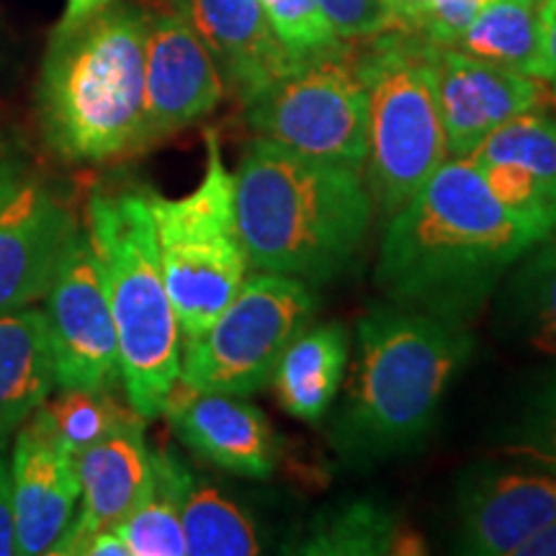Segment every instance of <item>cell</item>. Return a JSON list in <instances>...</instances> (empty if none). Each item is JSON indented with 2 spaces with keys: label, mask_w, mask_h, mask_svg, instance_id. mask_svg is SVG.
<instances>
[{
  "label": "cell",
  "mask_w": 556,
  "mask_h": 556,
  "mask_svg": "<svg viewBox=\"0 0 556 556\" xmlns=\"http://www.w3.org/2000/svg\"><path fill=\"white\" fill-rule=\"evenodd\" d=\"M317 3L343 41H364L402 29L389 0H317Z\"/></svg>",
  "instance_id": "30"
},
{
  "label": "cell",
  "mask_w": 556,
  "mask_h": 556,
  "mask_svg": "<svg viewBox=\"0 0 556 556\" xmlns=\"http://www.w3.org/2000/svg\"><path fill=\"white\" fill-rule=\"evenodd\" d=\"M516 556H556V518L546 523L539 533H533L523 546L518 548Z\"/></svg>",
  "instance_id": "36"
},
{
  "label": "cell",
  "mask_w": 556,
  "mask_h": 556,
  "mask_svg": "<svg viewBox=\"0 0 556 556\" xmlns=\"http://www.w3.org/2000/svg\"><path fill=\"white\" fill-rule=\"evenodd\" d=\"M484 0H433L415 34L438 47H456Z\"/></svg>",
  "instance_id": "31"
},
{
  "label": "cell",
  "mask_w": 556,
  "mask_h": 556,
  "mask_svg": "<svg viewBox=\"0 0 556 556\" xmlns=\"http://www.w3.org/2000/svg\"><path fill=\"white\" fill-rule=\"evenodd\" d=\"M495 291L505 336L556 361V232L533 242Z\"/></svg>",
  "instance_id": "20"
},
{
  "label": "cell",
  "mask_w": 556,
  "mask_h": 556,
  "mask_svg": "<svg viewBox=\"0 0 556 556\" xmlns=\"http://www.w3.org/2000/svg\"><path fill=\"white\" fill-rule=\"evenodd\" d=\"M235 178V219L248 266L325 283L364 248L374 199L364 173L255 137Z\"/></svg>",
  "instance_id": "2"
},
{
  "label": "cell",
  "mask_w": 556,
  "mask_h": 556,
  "mask_svg": "<svg viewBox=\"0 0 556 556\" xmlns=\"http://www.w3.org/2000/svg\"><path fill=\"white\" fill-rule=\"evenodd\" d=\"M268 24L296 65L345 52L343 41L330 26L317 0H261Z\"/></svg>",
  "instance_id": "28"
},
{
  "label": "cell",
  "mask_w": 556,
  "mask_h": 556,
  "mask_svg": "<svg viewBox=\"0 0 556 556\" xmlns=\"http://www.w3.org/2000/svg\"><path fill=\"white\" fill-rule=\"evenodd\" d=\"M312 309L309 283L255 270L219 317L180 348L178 381L197 392H261L287 348L307 330Z\"/></svg>",
  "instance_id": "8"
},
{
  "label": "cell",
  "mask_w": 556,
  "mask_h": 556,
  "mask_svg": "<svg viewBox=\"0 0 556 556\" xmlns=\"http://www.w3.org/2000/svg\"><path fill=\"white\" fill-rule=\"evenodd\" d=\"M258 137L325 163L364 173L368 152V99L353 50L328 54L270 83L245 103Z\"/></svg>",
  "instance_id": "9"
},
{
  "label": "cell",
  "mask_w": 556,
  "mask_h": 556,
  "mask_svg": "<svg viewBox=\"0 0 556 556\" xmlns=\"http://www.w3.org/2000/svg\"><path fill=\"white\" fill-rule=\"evenodd\" d=\"M155 240L184 343L199 338L248 278V255L235 219V178L217 131H206L199 186L178 199L148 191Z\"/></svg>",
  "instance_id": "7"
},
{
  "label": "cell",
  "mask_w": 556,
  "mask_h": 556,
  "mask_svg": "<svg viewBox=\"0 0 556 556\" xmlns=\"http://www.w3.org/2000/svg\"><path fill=\"white\" fill-rule=\"evenodd\" d=\"M505 456L556 471V371L541 381L520 415Z\"/></svg>",
  "instance_id": "29"
},
{
  "label": "cell",
  "mask_w": 556,
  "mask_h": 556,
  "mask_svg": "<svg viewBox=\"0 0 556 556\" xmlns=\"http://www.w3.org/2000/svg\"><path fill=\"white\" fill-rule=\"evenodd\" d=\"M11 495L18 554H52L78 513L80 482L73 454L62 446L45 407L16 430Z\"/></svg>",
  "instance_id": "14"
},
{
  "label": "cell",
  "mask_w": 556,
  "mask_h": 556,
  "mask_svg": "<svg viewBox=\"0 0 556 556\" xmlns=\"http://www.w3.org/2000/svg\"><path fill=\"white\" fill-rule=\"evenodd\" d=\"M54 361L45 309L24 307L0 317V451L50 400Z\"/></svg>",
  "instance_id": "19"
},
{
  "label": "cell",
  "mask_w": 556,
  "mask_h": 556,
  "mask_svg": "<svg viewBox=\"0 0 556 556\" xmlns=\"http://www.w3.org/2000/svg\"><path fill=\"white\" fill-rule=\"evenodd\" d=\"M41 407L50 417L54 433L60 435L62 446L73 456L135 413L131 407H122L114 400V392H88V389H60L58 400L45 402Z\"/></svg>",
  "instance_id": "27"
},
{
  "label": "cell",
  "mask_w": 556,
  "mask_h": 556,
  "mask_svg": "<svg viewBox=\"0 0 556 556\" xmlns=\"http://www.w3.org/2000/svg\"><path fill=\"white\" fill-rule=\"evenodd\" d=\"M150 456L144 417L137 413L88 448L78 451L73 456L80 482L78 513L52 554H80L90 536L116 531L148 484Z\"/></svg>",
  "instance_id": "17"
},
{
  "label": "cell",
  "mask_w": 556,
  "mask_h": 556,
  "mask_svg": "<svg viewBox=\"0 0 556 556\" xmlns=\"http://www.w3.org/2000/svg\"><path fill=\"white\" fill-rule=\"evenodd\" d=\"M420 541L402 526L400 516L374 500H353L319 513L299 541L296 554L315 556H384L417 554Z\"/></svg>",
  "instance_id": "23"
},
{
  "label": "cell",
  "mask_w": 556,
  "mask_h": 556,
  "mask_svg": "<svg viewBox=\"0 0 556 556\" xmlns=\"http://www.w3.org/2000/svg\"><path fill=\"white\" fill-rule=\"evenodd\" d=\"M78 229L65 199L39 180L21 184L0 208V317L45 299Z\"/></svg>",
  "instance_id": "15"
},
{
  "label": "cell",
  "mask_w": 556,
  "mask_h": 556,
  "mask_svg": "<svg viewBox=\"0 0 556 556\" xmlns=\"http://www.w3.org/2000/svg\"><path fill=\"white\" fill-rule=\"evenodd\" d=\"M163 415L191 451L238 477L266 479L276 469L278 443L268 417L238 394L197 392L178 381Z\"/></svg>",
  "instance_id": "16"
},
{
  "label": "cell",
  "mask_w": 556,
  "mask_h": 556,
  "mask_svg": "<svg viewBox=\"0 0 556 556\" xmlns=\"http://www.w3.org/2000/svg\"><path fill=\"white\" fill-rule=\"evenodd\" d=\"M217 62L222 80L242 101L296 67L270 29L261 0H170Z\"/></svg>",
  "instance_id": "18"
},
{
  "label": "cell",
  "mask_w": 556,
  "mask_h": 556,
  "mask_svg": "<svg viewBox=\"0 0 556 556\" xmlns=\"http://www.w3.org/2000/svg\"><path fill=\"white\" fill-rule=\"evenodd\" d=\"M541 52H539V80H544L556 96V0H541L539 9Z\"/></svg>",
  "instance_id": "32"
},
{
  "label": "cell",
  "mask_w": 556,
  "mask_h": 556,
  "mask_svg": "<svg viewBox=\"0 0 556 556\" xmlns=\"http://www.w3.org/2000/svg\"><path fill=\"white\" fill-rule=\"evenodd\" d=\"M148 191L96 189L86 229L106 281L124 394L137 415L155 420L178 384L184 338L160 266Z\"/></svg>",
  "instance_id": "5"
},
{
  "label": "cell",
  "mask_w": 556,
  "mask_h": 556,
  "mask_svg": "<svg viewBox=\"0 0 556 556\" xmlns=\"http://www.w3.org/2000/svg\"><path fill=\"white\" fill-rule=\"evenodd\" d=\"M482 464L458 490V552L516 556L556 518V471L507 456Z\"/></svg>",
  "instance_id": "12"
},
{
  "label": "cell",
  "mask_w": 556,
  "mask_h": 556,
  "mask_svg": "<svg viewBox=\"0 0 556 556\" xmlns=\"http://www.w3.org/2000/svg\"><path fill=\"white\" fill-rule=\"evenodd\" d=\"M448 157L467 160L500 124L539 111L554 96L544 80L484 62L456 47L433 50Z\"/></svg>",
  "instance_id": "13"
},
{
  "label": "cell",
  "mask_w": 556,
  "mask_h": 556,
  "mask_svg": "<svg viewBox=\"0 0 556 556\" xmlns=\"http://www.w3.org/2000/svg\"><path fill=\"white\" fill-rule=\"evenodd\" d=\"M191 477L193 471L173 451H152L148 484L129 516L116 526L129 556H186L180 513Z\"/></svg>",
  "instance_id": "22"
},
{
  "label": "cell",
  "mask_w": 556,
  "mask_h": 556,
  "mask_svg": "<svg viewBox=\"0 0 556 556\" xmlns=\"http://www.w3.org/2000/svg\"><path fill=\"white\" fill-rule=\"evenodd\" d=\"M227 86L217 62L176 9L148 11L144 29V150L212 114Z\"/></svg>",
  "instance_id": "11"
},
{
  "label": "cell",
  "mask_w": 556,
  "mask_h": 556,
  "mask_svg": "<svg viewBox=\"0 0 556 556\" xmlns=\"http://www.w3.org/2000/svg\"><path fill=\"white\" fill-rule=\"evenodd\" d=\"M18 554L16 518H13V495H11V462L0 454V556Z\"/></svg>",
  "instance_id": "33"
},
{
  "label": "cell",
  "mask_w": 556,
  "mask_h": 556,
  "mask_svg": "<svg viewBox=\"0 0 556 556\" xmlns=\"http://www.w3.org/2000/svg\"><path fill=\"white\" fill-rule=\"evenodd\" d=\"M433 50L420 34L392 29L353 52L368 99L364 180L387 217L448 160Z\"/></svg>",
  "instance_id": "6"
},
{
  "label": "cell",
  "mask_w": 556,
  "mask_h": 556,
  "mask_svg": "<svg viewBox=\"0 0 556 556\" xmlns=\"http://www.w3.org/2000/svg\"><path fill=\"white\" fill-rule=\"evenodd\" d=\"M83 556H129V548L116 531H101L86 541L80 548Z\"/></svg>",
  "instance_id": "35"
},
{
  "label": "cell",
  "mask_w": 556,
  "mask_h": 556,
  "mask_svg": "<svg viewBox=\"0 0 556 556\" xmlns=\"http://www.w3.org/2000/svg\"><path fill=\"white\" fill-rule=\"evenodd\" d=\"M111 0H67V9H65V16H62L60 24H73V21H80L90 16L93 11L103 9V5H109Z\"/></svg>",
  "instance_id": "38"
},
{
  "label": "cell",
  "mask_w": 556,
  "mask_h": 556,
  "mask_svg": "<svg viewBox=\"0 0 556 556\" xmlns=\"http://www.w3.org/2000/svg\"><path fill=\"white\" fill-rule=\"evenodd\" d=\"M348 366V332L343 325L304 330L287 348L274 374L281 407L299 420L317 422L336 400Z\"/></svg>",
  "instance_id": "21"
},
{
  "label": "cell",
  "mask_w": 556,
  "mask_h": 556,
  "mask_svg": "<svg viewBox=\"0 0 556 556\" xmlns=\"http://www.w3.org/2000/svg\"><path fill=\"white\" fill-rule=\"evenodd\" d=\"M45 299L54 387L114 392L122 384L119 340L86 225L70 240Z\"/></svg>",
  "instance_id": "10"
},
{
  "label": "cell",
  "mask_w": 556,
  "mask_h": 556,
  "mask_svg": "<svg viewBox=\"0 0 556 556\" xmlns=\"http://www.w3.org/2000/svg\"><path fill=\"white\" fill-rule=\"evenodd\" d=\"M24 180L26 176H24V163H21V157L13 152L11 144L0 142V208H3L5 201L21 189Z\"/></svg>",
  "instance_id": "34"
},
{
  "label": "cell",
  "mask_w": 556,
  "mask_h": 556,
  "mask_svg": "<svg viewBox=\"0 0 556 556\" xmlns=\"http://www.w3.org/2000/svg\"><path fill=\"white\" fill-rule=\"evenodd\" d=\"M394 5V13H397L400 26L407 31H417L420 21L426 18L433 0H389Z\"/></svg>",
  "instance_id": "37"
},
{
  "label": "cell",
  "mask_w": 556,
  "mask_h": 556,
  "mask_svg": "<svg viewBox=\"0 0 556 556\" xmlns=\"http://www.w3.org/2000/svg\"><path fill=\"white\" fill-rule=\"evenodd\" d=\"M541 0H484L456 50L539 78Z\"/></svg>",
  "instance_id": "24"
},
{
  "label": "cell",
  "mask_w": 556,
  "mask_h": 556,
  "mask_svg": "<svg viewBox=\"0 0 556 556\" xmlns=\"http://www.w3.org/2000/svg\"><path fill=\"white\" fill-rule=\"evenodd\" d=\"M356 348L330 443L348 462H377L428 433L475 343L464 323L389 302L358 319Z\"/></svg>",
  "instance_id": "3"
},
{
  "label": "cell",
  "mask_w": 556,
  "mask_h": 556,
  "mask_svg": "<svg viewBox=\"0 0 556 556\" xmlns=\"http://www.w3.org/2000/svg\"><path fill=\"white\" fill-rule=\"evenodd\" d=\"M148 9L111 0L54 29L37 83V122L65 163H109L144 150Z\"/></svg>",
  "instance_id": "4"
},
{
  "label": "cell",
  "mask_w": 556,
  "mask_h": 556,
  "mask_svg": "<svg viewBox=\"0 0 556 556\" xmlns=\"http://www.w3.org/2000/svg\"><path fill=\"white\" fill-rule=\"evenodd\" d=\"M533 242L482 173L451 157L389 217L374 281L397 307L467 325Z\"/></svg>",
  "instance_id": "1"
},
{
  "label": "cell",
  "mask_w": 556,
  "mask_h": 556,
  "mask_svg": "<svg viewBox=\"0 0 556 556\" xmlns=\"http://www.w3.org/2000/svg\"><path fill=\"white\" fill-rule=\"evenodd\" d=\"M467 160L516 163L556 197V119L544 111H526L500 124Z\"/></svg>",
  "instance_id": "26"
},
{
  "label": "cell",
  "mask_w": 556,
  "mask_h": 556,
  "mask_svg": "<svg viewBox=\"0 0 556 556\" xmlns=\"http://www.w3.org/2000/svg\"><path fill=\"white\" fill-rule=\"evenodd\" d=\"M189 556L261 554V539L248 513L208 479L191 477L180 513Z\"/></svg>",
  "instance_id": "25"
}]
</instances>
